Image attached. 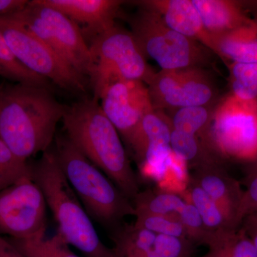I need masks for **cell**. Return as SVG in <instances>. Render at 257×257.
Segmentation results:
<instances>
[{"label":"cell","instance_id":"cell-24","mask_svg":"<svg viewBox=\"0 0 257 257\" xmlns=\"http://www.w3.org/2000/svg\"><path fill=\"white\" fill-rule=\"evenodd\" d=\"M211 116L205 106L180 108L170 120L171 126L172 130L196 135L206 143Z\"/></svg>","mask_w":257,"mask_h":257},{"label":"cell","instance_id":"cell-32","mask_svg":"<svg viewBox=\"0 0 257 257\" xmlns=\"http://www.w3.org/2000/svg\"><path fill=\"white\" fill-rule=\"evenodd\" d=\"M26 0H0V17L9 16L23 10L28 4Z\"/></svg>","mask_w":257,"mask_h":257},{"label":"cell","instance_id":"cell-30","mask_svg":"<svg viewBox=\"0 0 257 257\" xmlns=\"http://www.w3.org/2000/svg\"><path fill=\"white\" fill-rule=\"evenodd\" d=\"M255 213H257V172L250 174L247 179V187L243 192L236 216L238 227L245 216Z\"/></svg>","mask_w":257,"mask_h":257},{"label":"cell","instance_id":"cell-8","mask_svg":"<svg viewBox=\"0 0 257 257\" xmlns=\"http://www.w3.org/2000/svg\"><path fill=\"white\" fill-rule=\"evenodd\" d=\"M0 32L25 68L66 90L85 92V79L21 24L9 17H0Z\"/></svg>","mask_w":257,"mask_h":257},{"label":"cell","instance_id":"cell-10","mask_svg":"<svg viewBox=\"0 0 257 257\" xmlns=\"http://www.w3.org/2000/svg\"><path fill=\"white\" fill-rule=\"evenodd\" d=\"M40 20L32 28V33L55 52L69 66L84 79L89 77L92 55L89 44L80 28L58 10L30 1Z\"/></svg>","mask_w":257,"mask_h":257},{"label":"cell","instance_id":"cell-7","mask_svg":"<svg viewBox=\"0 0 257 257\" xmlns=\"http://www.w3.org/2000/svg\"><path fill=\"white\" fill-rule=\"evenodd\" d=\"M130 23L144 55L155 60L162 70L196 67L206 60L210 51L169 28L160 15L144 7Z\"/></svg>","mask_w":257,"mask_h":257},{"label":"cell","instance_id":"cell-6","mask_svg":"<svg viewBox=\"0 0 257 257\" xmlns=\"http://www.w3.org/2000/svg\"><path fill=\"white\" fill-rule=\"evenodd\" d=\"M206 143L223 159L252 163L257 159V99L230 94L211 116Z\"/></svg>","mask_w":257,"mask_h":257},{"label":"cell","instance_id":"cell-20","mask_svg":"<svg viewBox=\"0 0 257 257\" xmlns=\"http://www.w3.org/2000/svg\"><path fill=\"white\" fill-rule=\"evenodd\" d=\"M186 202L185 197L177 193L152 189L140 190L133 201L135 215H178Z\"/></svg>","mask_w":257,"mask_h":257},{"label":"cell","instance_id":"cell-26","mask_svg":"<svg viewBox=\"0 0 257 257\" xmlns=\"http://www.w3.org/2000/svg\"><path fill=\"white\" fill-rule=\"evenodd\" d=\"M229 70L231 94L246 100L257 99V62H232Z\"/></svg>","mask_w":257,"mask_h":257},{"label":"cell","instance_id":"cell-28","mask_svg":"<svg viewBox=\"0 0 257 257\" xmlns=\"http://www.w3.org/2000/svg\"><path fill=\"white\" fill-rule=\"evenodd\" d=\"M30 174V164L15 156L0 140V192Z\"/></svg>","mask_w":257,"mask_h":257},{"label":"cell","instance_id":"cell-5","mask_svg":"<svg viewBox=\"0 0 257 257\" xmlns=\"http://www.w3.org/2000/svg\"><path fill=\"white\" fill-rule=\"evenodd\" d=\"M92 67L89 78L99 101L106 88L120 81H141L148 85L155 72L132 32L112 27L91 38Z\"/></svg>","mask_w":257,"mask_h":257},{"label":"cell","instance_id":"cell-14","mask_svg":"<svg viewBox=\"0 0 257 257\" xmlns=\"http://www.w3.org/2000/svg\"><path fill=\"white\" fill-rule=\"evenodd\" d=\"M139 3L155 12L166 25L215 53V39L208 31L192 0H146Z\"/></svg>","mask_w":257,"mask_h":257},{"label":"cell","instance_id":"cell-4","mask_svg":"<svg viewBox=\"0 0 257 257\" xmlns=\"http://www.w3.org/2000/svg\"><path fill=\"white\" fill-rule=\"evenodd\" d=\"M52 149L66 179L92 221L110 234L135 216L133 201L79 151L68 138L55 137Z\"/></svg>","mask_w":257,"mask_h":257},{"label":"cell","instance_id":"cell-15","mask_svg":"<svg viewBox=\"0 0 257 257\" xmlns=\"http://www.w3.org/2000/svg\"><path fill=\"white\" fill-rule=\"evenodd\" d=\"M85 28L92 38L114 25L124 2L119 0H40ZM83 33V35H84Z\"/></svg>","mask_w":257,"mask_h":257},{"label":"cell","instance_id":"cell-19","mask_svg":"<svg viewBox=\"0 0 257 257\" xmlns=\"http://www.w3.org/2000/svg\"><path fill=\"white\" fill-rule=\"evenodd\" d=\"M170 147L176 157L183 161L193 170L209 166H224V160L196 135L172 128Z\"/></svg>","mask_w":257,"mask_h":257},{"label":"cell","instance_id":"cell-1","mask_svg":"<svg viewBox=\"0 0 257 257\" xmlns=\"http://www.w3.org/2000/svg\"><path fill=\"white\" fill-rule=\"evenodd\" d=\"M66 106L46 87L18 84L0 90V140L28 162L51 148Z\"/></svg>","mask_w":257,"mask_h":257},{"label":"cell","instance_id":"cell-17","mask_svg":"<svg viewBox=\"0 0 257 257\" xmlns=\"http://www.w3.org/2000/svg\"><path fill=\"white\" fill-rule=\"evenodd\" d=\"M206 29L214 37L239 28L248 18L241 3L231 0H192Z\"/></svg>","mask_w":257,"mask_h":257},{"label":"cell","instance_id":"cell-22","mask_svg":"<svg viewBox=\"0 0 257 257\" xmlns=\"http://www.w3.org/2000/svg\"><path fill=\"white\" fill-rule=\"evenodd\" d=\"M187 196L189 202L197 209L207 229L216 231L236 229L226 213L199 186L189 179Z\"/></svg>","mask_w":257,"mask_h":257},{"label":"cell","instance_id":"cell-16","mask_svg":"<svg viewBox=\"0 0 257 257\" xmlns=\"http://www.w3.org/2000/svg\"><path fill=\"white\" fill-rule=\"evenodd\" d=\"M189 179L199 186L226 213L235 227L243 191L239 182L228 175L224 166H209L194 170Z\"/></svg>","mask_w":257,"mask_h":257},{"label":"cell","instance_id":"cell-9","mask_svg":"<svg viewBox=\"0 0 257 257\" xmlns=\"http://www.w3.org/2000/svg\"><path fill=\"white\" fill-rule=\"evenodd\" d=\"M47 203L30 175L0 192V235L18 239L46 236Z\"/></svg>","mask_w":257,"mask_h":257},{"label":"cell","instance_id":"cell-25","mask_svg":"<svg viewBox=\"0 0 257 257\" xmlns=\"http://www.w3.org/2000/svg\"><path fill=\"white\" fill-rule=\"evenodd\" d=\"M0 74L19 84L48 87L49 81L30 72L13 55L0 32Z\"/></svg>","mask_w":257,"mask_h":257},{"label":"cell","instance_id":"cell-34","mask_svg":"<svg viewBox=\"0 0 257 257\" xmlns=\"http://www.w3.org/2000/svg\"><path fill=\"white\" fill-rule=\"evenodd\" d=\"M251 165V169H250V174L255 173L257 172V159L254 162H253Z\"/></svg>","mask_w":257,"mask_h":257},{"label":"cell","instance_id":"cell-3","mask_svg":"<svg viewBox=\"0 0 257 257\" xmlns=\"http://www.w3.org/2000/svg\"><path fill=\"white\" fill-rule=\"evenodd\" d=\"M32 178L43 193L58 234L84 257H116L101 241L93 221L66 179L52 149L30 164Z\"/></svg>","mask_w":257,"mask_h":257},{"label":"cell","instance_id":"cell-21","mask_svg":"<svg viewBox=\"0 0 257 257\" xmlns=\"http://www.w3.org/2000/svg\"><path fill=\"white\" fill-rule=\"evenodd\" d=\"M207 246L201 257H257L252 242L240 228L214 232Z\"/></svg>","mask_w":257,"mask_h":257},{"label":"cell","instance_id":"cell-18","mask_svg":"<svg viewBox=\"0 0 257 257\" xmlns=\"http://www.w3.org/2000/svg\"><path fill=\"white\" fill-rule=\"evenodd\" d=\"M215 39V54L239 63L257 62V20L251 19L239 28Z\"/></svg>","mask_w":257,"mask_h":257},{"label":"cell","instance_id":"cell-29","mask_svg":"<svg viewBox=\"0 0 257 257\" xmlns=\"http://www.w3.org/2000/svg\"><path fill=\"white\" fill-rule=\"evenodd\" d=\"M178 216L187 233L189 239L196 246L205 245L210 241L214 232L208 229L197 209L187 200L179 211Z\"/></svg>","mask_w":257,"mask_h":257},{"label":"cell","instance_id":"cell-11","mask_svg":"<svg viewBox=\"0 0 257 257\" xmlns=\"http://www.w3.org/2000/svg\"><path fill=\"white\" fill-rule=\"evenodd\" d=\"M148 89L155 110L204 106L214 94L209 78L197 67L161 70L154 74Z\"/></svg>","mask_w":257,"mask_h":257},{"label":"cell","instance_id":"cell-27","mask_svg":"<svg viewBox=\"0 0 257 257\" xmlns=\"http://www.w3.org/2000/svg\"><path fill=\"white\" fill-rule=\"evenodd\" d=\"M135 218L136 219L134 224L139 227L152 231L154 234L189 240L178 215L136 214Z\"/></svg>","mask_w":257,"mask_h":257},{"label":"cell","instance_id":"cell-33","mask_svg":"<svg viewBox=\"0 0 257 257\" xmlns=\"http://www.w3.org/2000/svg\"><path fill=\"white\" fill-rule=\"evenodd\" d=\"M0 257H26L15 247L8 238L0 235Z\"/></svg>","mask_w":257,"mask_h":257},{"label":"cell","instance_id":"cell-23","mask_svg":"<svg viewBox=\"0 0 257 257\" xmlns=\"http://www.w3.org/2000/svg\"><path fill=\"white\" fill-rule=\"evenodd\" d=\"M8 239L26 257H79L70 249L69 245L58 233L50 238Z\"/></svg>","mask_w":257,"mask_h":257},{"label":"cell","instance_id":"cell-12","mask_svg":"<svg viewBox=\"0 0 257 257\" xmlns=\"http://www.w3.org/2000/svg\"><path fill=\"white\" fill-rule=\"evenodd\" d=\"M101 109L127 144L144 116L155 110L148 86L138 80L120 81L101 95Z\"/></svg>","mask_w":257,"mask_h":257},{"label":"cell","instance_id":"cell-2","mask_svg":"<svg viewBox=\"0 0 257 257\" xmlns=\"http://www.w3.org/2000/svg\"><path fill=\"white\" fill-rule=\"evenodd\" d=\"M62 121L69 141L133 201L141 190L138 176L119 133L98 101L93 97L77 101L66 108Z\"/></svg>","mask_w":257,"mask_h":257},{"label":"cell","instance_id":"cell-13","mask_svg":"<svg viewBox=\"0 0 257 257\" xmlns=\"http://www.w3.org/2000/svg\"><path fill=\"white\" fill-rule=\"evenodd\" d=\"M170 120L153 110L144 116L128 144L139 165L163 167L170 160Z\"/></svg>","mask_w":257,"mask_h":257},{"label":"cell","instance_id":"cell-31","mask_svg":"<svg viewBox=\"0 0 257 257\" xmlns=\"http://www.w3.org/2000/svg\"><path fill=\"white\" fill-rule=\"evenodd\" d=\"M239 228L249 238L257 251V213L245 216Z\"/></svg>","mask_w":257,"mask_h":257}]
</instances>
